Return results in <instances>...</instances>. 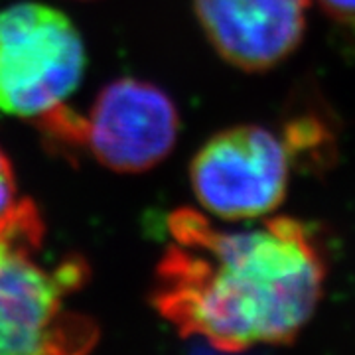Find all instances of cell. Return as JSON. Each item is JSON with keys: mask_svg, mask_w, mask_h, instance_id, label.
I'll return each instance as SVG.
<instances>
[{"mask_svg": "<svg viewBox=\"0 0 355 355\" xmlns=\"http://www.w3.org/2000/svg\"><path fill=\"white\" fill-rule=\"evenodd\" d=\"M154 306L186 338L221 352L294 342L316 312L326 265L296 219L227 231L191 209L168 217Z\"/></svg>", "mask_w": 355, "mask_h": 355, "instance_id": "cell-1", "label": "cell"}, {"mask_svg": "<svg viewBox=\"0 0 355 355\" xmlns=\"http://www.w3.org/2000/svg\"><path fill=\"white\" fill-rule=\"evenodd\" d=\"M87 53L76 24L42 2L0 10V113L44 121L81 83Z\"/></svg>", "mask_w": 355, "mask_h": 355, "instance_id": "cell-3", "label": "cell"}, {"mask_svg": "<svg viewBox=\"0 0 355 355\" xmlns=\"http://www.w3.org/2000/svg\"><path fill=\"white\" fill-rule=\"evenodd\" d=\"M44 237L30 200L0 219V354H81L97 342L95 324L69 308L89 277L85 261H46Z\"/></svg>", "mask_w": 355, "mask_h": 355, "instance_id": "cell-2", "label": "cell"}, {"mask_svg": "<svg viewBox=\"0 0 355 355\" xmlns=\"http://www.w3.org/2000/svg\"><path fill=\"white\" fill-rule=\"evenodd\" d=\"M18 200V188H16V178L8 156L0 150V219L12 209Z\"/></svg>", "mask_w": 355, "mask_h": 355, "instance_id": "cell-7", "label": "cell"}, {"mask_svg": "<svg viewBox=\"0 0 355 355\" xmlns=\"http://www.w3.org/2000/svg\"><path fill=\"white\" fill-rule=\"evenodd\" d=\"M51 137L83 144L109 170L137 174L172 153L180 132L174 101L148 81L123 77L105 85L87 116L60 109L42 121Z\"/></svg>", "mask_w": 355, "mask_h": 355, "instance_id": "cell-4", "label": "cell"}, {"mask_svg": "<svg viewBox=\"0 0 355 355\" xmlns=\"http://www.w3.org/2000/svg\"><path fill=\"white\" fill-rule=\"evenodd\" d=\"M310 0H193L205 38L233 67L266 71L300 46Z\"/></svg>", "mask_w": 355, "mask_h": 355, "instance_id": "cell-6", "label": "cell"}, {"mask_svg": "<svg viewBox=\"0 0 355 355\" xmlns=\"http://www.w3.org/2000/svg\"><path fill=\"white\" fill-rule=\"evenodd\" d=\"M291 154L284 140L259 125H239L207 140L190 166L203 211L249 221L277 211L286 198Z\"/></svg>", "mask_w": 355, "mask_h": 355, "instance_id": "cell-5", "label": "cell"}, {"mask_svg": "<svg viewBox=\"0 0 355 355\" xmlns=\"http://www.w3.org/2000/svg\"><path fill=\"white\" fill-rule=\"evenodd\" d=\"M316 2L331 20L355 28V0H316Z\"/></svg>", "mask_w": 355, "mask_h": 355, "instance_id": "cell-8", "label": "cell"}]
</instances>
